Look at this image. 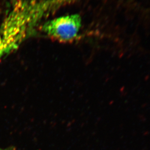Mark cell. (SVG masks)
Listing matches in <instances>:
<instances>
[{
    "label": "cell",
    "instance_id": "1",
    "mask_svg": "<svg viewBox=\"0 0 150 150\" xmlns=\"http://www.w3.org/2000/svg\"><path fill=\"white\" fill-rule=\"evenodd\" d=\"M81 26V17L75 14L47 21L43 25L42 29L49 37L62 42H68L78 36Z\"/></svg>",
    "mask_w": 150,
    "mask_h": 150
},
{
    "label": "cell",
    "instance_id": "2",
    "mask_svg": "<svg viewBox=\"0 0 150 150\" xmlns=\"http://www.w3.org/2000/svg\"><path fill=\"white\" fill-rule=\"evenodd\" d=\"M22 40L8 26L2 23L0 28V59L16 49Z\"/></svg>",
    "mask_w": 150,
    "mask_h": 150
},
{
    "label": "cell",
    "instance_id": "3",
    "mask_svg": "<svg viewBox=\"0 0 150 150\" xmlns=\"http://www.w3.org/2000/svg\"><path fill=\"white\" fill-rule=\"evenodd\" d=\"M0 150H12V149H0Z\"/></svg>",
    "mask_w": 150,
    "mask_h": 150
}]
</instances>
